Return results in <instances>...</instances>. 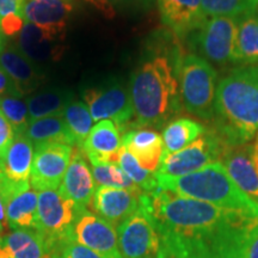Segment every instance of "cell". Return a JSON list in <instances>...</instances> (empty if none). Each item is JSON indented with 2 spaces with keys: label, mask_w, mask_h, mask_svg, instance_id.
<instances>
[{
  "label": "cell",
  "mask_w": 258,
  "mask_h": 258,
  "mask_svg": "<svg viewBox=\"0 0 258 258\" xmlns=\"http://www.w3.org/2000/svg\"><path fill=\"white\" fill-rule=\"evenodd\" d=\"M139 206L159 234L163 258H246L258 217L158 188Z\"/></svg>",
  "instance_id": "6da1fadb"
},
{
  "label": "cell",
  "mask_w": 258,
  "mask_h": 258,
  "mask_svg": "<svg viewBox=\"0 0 258 258\" xmlns=\"http://www.w3.org/2000/svg\"><path fill=\"white\" fill-rule=\"evenodd\" d=\"M180 59L171 54L154 53L138 64L129 84L134 128H161L180 111Z\"/></svg>",
  "instance_id": "7a4b0ae2"
},
{
  "label": "cell",
  "mask_w": 258,
  "mask_h": 258,
  "mask_svg": "<svg viewBox=\"0 0 258 258\" xmlns=\"http://www.w3.org/2000/svg\"><path fill=\"white\" fill-rule=\"evenodd\" d=\"M214 131L228 146L250 144L258 134V66L237 69L219 83ZM258 151V141L254 145Z\"/></svg>",
  "instance_id": "3957f363"
},
{
  "label": "cell",
  "mask_w": 258,
  "mask_h": 258,
  "mask_svg": "<svg viewBox=\"0 0 258 258\" xmlns=\"http://www.w3.org/2000/svg\"><path fill=\"white\" fill-rule=\"evenodd\" d=\"M156 177L158 188L163 190L258 217V203L238 188L220 161H215L201 170L176 178Z\"/></svg>",
  "instance_id": "277c9868"
},
{
  "label": "cell",
  "mask_w": 258,
  "mask_h": 258,
  "mask_svg": "<svg viewBox=\"0 0 258 258\" xmlns=\"http://www.w3.org/2000/svg\"><path fill=\"white\" fill-rule=\"evenodd\" d=\"M217 82V71L202 56L188 54L180 59L179 96L180 102L189 114L202 120L213 121Z\"/></svg>",
  "instance_id": "5b68a950"
},
{
  "label": "cell",
  "mask_w": 258,
  "mask_h": 258,
  "mask_svg": "<svg viewBox=\"0 0 258 258\" xmlns=\"http://www.w3.org/2000/svg\"><path fill=\"white\" fill-rule=\"evenodd\" d=\"M230 147L214 129L206 131L198 140L178 152H163L156 176L182 177L203 169L209 164L220 161L222 154Z\"/></svg>",
  "instance_id": "8992f818"
},
{
  "label": "cell",
  "mask_w": 258,
  "mask_h": 258,
  "mask_svg": "<svg viewBox=\"0 0 258 258\" xmlns=\"http://www.w3.org/2000/svg\"><path fill=\"white\" fill-rule=\"evenodd\" d=\"M82 95L93 121L114 122L122 135L134 128L131 93L122 83L112 80L101 86L84 90Z\"/></svg>",
  "instance_id": "52a82bcc"
},
{
  "label": "cell",
  "mask_w": 258,
  "mask_h": 258,
  "mask_svg": "<svg viewBox=\"0 0 258 258\" xmlns=\"http://www.w3.org/2000/svg\"><path fill=\"white\" fill-rule=\"evenodd\" d=\"M80 211L72 200L55 190L38 191L37 231L46 240L48 249L69 239L72 225Z\"/></svg>",
  "instance_id": "ba28073f"
},
{
  "label": "cell",
  "mask_w": 258,
  "mask_h": 258,
  "mask_svg": "<svg viewBox=\"0 0 258 258\" xmlns=\"http://www.w3.org/2000/svg\"><path fill=\"white\" fill-rule=\"evenodd\" d=\"M116 231L122 258H163L159 234L140 206Z\"/></svg>",
  "instance_id": "9c48e42d"
},
{
  "label": "cell",
  "mask_w": 258,
  "mask_h": 258,
  "mask_svg": "<svg viewBox=\"0 0 258 258\" xmlns=\"http://www.w3.org/2000/svg\"><path fill=\"white\" fill-rule=\"evenodd\" d=\"M239 18L212 17L207 18L196 31V44L203 59L218 66L235 62L234 48Z\"/></svg>",
  "instance_id": "30bf717a"
},
{
  "label": "cell",
  "mask_w": 258,
  "mask_h": 258,
  "mask_svg": "<svg viewBox=\"0 0 258 258\" xmlns=\"http://www.w3.org/2000/svg\"><path fill=\"white\" fill-rule=\"evenodd\" d=\"M74 148L57 143L37 144L34 147L30 185L36 191L55 190L62 182Z\"/></svg>",
  "instance_id": "8fae6325"
},
{
  "label": "cell",
  "mask_w": 258,
  "mask_h": 258,
  "mask_svg": "<svg viewBox=\"0 0 258 258\" xmlns=\"http://www.w3.org/2000/svg\"><path fill=\"white\" fill-rule=\"evenodd\" d=\"M69 239L96 251L105 258H122L116 228L88 208L78 212Z\"/></svg>",
  "instance_id": "7c38bea8"
},
{
  "label": "cell",
  "mask_w": 258,
  "mask_h": 258,
  "mask_svg": "<svg viewBox=\"0 0 258 258\" xmlns=\"http://www.w3.org/2000/svg\"><path fill=\"white\" fill-rule=\"evenodd\" d=\"M220 163L238 188L258 203V159L254 145L230 146L222 154Z\"/></svg>",
  "instance_id": "4fadbf2b"
},
{
  "label": "cell",
  "mask_w": 258,
  "mask_h": 258,
  "mask_svg": "<svg viewBox=\"0 0 258 258\" xmlns=\"http://www.w3.org/2000/svg\"><path fill=\"white\" fill-rule=\"evenodd\" d=\"M141 194L121 188L97 186L90 203V208L95 214L117 228L122 222L138 211Z\"/></svg>",
  "instance_id": "5bb4252c"
},
{
  "label": "cell",
  "mask_w": 258,
  "mask_h": 258,
  "mask_svg": "<svg viewBox=\"0 0 258 258\" xmlns=\"http://www.w3.org/2000/svg\"><path fill=\"white\" fill-rule=\"evenodd\" d=\"M72 14V3L62 0H27L23 9L24 23L63 38Z\"/></svg>",
  "instance_id": "9a60e30c"
},
{
  "label": "cell",
  "mask_w": 258,
  "mask_h": 258,
  "mask_svg": "<svg viewBox=\"0 0 258 258\" xmlns=\"http://www.w3.org/2000/svg\"><path fill=\"white\" fill-rule=\"evenodd\" d=\"M95 190V179L85 159V154L79 148L73 150L70 165L59 186V191L72 200L77 207L85 209L90 207Z\"/></svg>",
  "instance_id": "2e32d148"
},
{
  "label": "cell",
  "mask_w": 258,
  "mask_h": 258,
  "mask_svg": "<svg viewBox=\"0 0 258 258\" xmlns=\"http://www.w3.org/2000/svg\"><path fill=\"white\" fill-rule=\"evenodd\" d=\"M122 146V137L116 124L103 120L93 125L79 150L83 151L91 164H117Z\"/></svg>",
  "instance_id": "e0dca14e"
},
{
  "label": "cell",
  "mask_w": 258,
  "mask_h": 258,
  "mask_svg": "<svg viewBox=\"0 0 258 258\" xmlns=\"http://www.w3.org/2000/svg\"><path fill=\"white\" fill-rule=\"evenodd\" d=\"M0 67L11 78L22 97L31 95L44 80V74L37 64L12 44H5L0 54Z\"/></svg>",
  "instance_id": "ac0fdd59"
},
{
  "label": "cell",
  "mask_w": 258,
  "mask_h": 258,
  "mask_svg": "<svg viewBox=\"0 0 258 258\" xmlns=\"http://www.w3.org/2000/svg\"><path fill=\"white\" fill-rule=\"evenodd\" d=\"M158 8L163 24L180 36L198 31L207 21L201 0H158Z\"/></svg>",
  "instance_id": "d6986e66"
},
{
  "label": "cell",
  "mask_w": 258,
  "mask_h": 258,
  "mask_svg": "<svg viewBox=\"0 0 258 258\" xmlns=\"http://www.w3.org/2000/svg\"><path fill=\"white\" fill-rule=\"evenodd\" d=\"M18 35L17 47L36 64L57 61L62 56L63 37L55 36L30 23H24Z\"/></svg>",
  "instance_id": "ffe728a7"
},
{
  "label": "cell",
  "mask_w": 258,
  "mask_h": 258,
  "mask_svg": "<svg viewBox=\"0 0 258 258\" xmlns=\"http://www.w3.org/2000/svg\"><path fill=\"white\" fill-rule=\"evenodd\" d=\"M122 143L145 170L156 172L164 152L161 135L150 128H134L122 135Z\"/></svg>",
  "instance_id": "44dd1931"
},
{
  "label": "cell",
  "mask_w": 258,
  "mask_h": 258,
  "mask_svg": "<svg viewBox=\"0 0 258 258\" xmlns=\"http://www.w3.org/2000/svg\"><path fill=\"white\" fill-rule=\"evenodd\" d=\"M32 159L34 144L24 134L16 135L4 160L0 163V169L11 183L28 186L30 185Z\"/></svg>",
  "instance_id": "7402d4cb"
},
{
  "label": "cell",
  "mask_w": 258,
  "mask_h": 258,
  "mask_svg": "<svg viewBox=\"0 0 258 258\" xmlns=\"http://www.w3.org/2000/svg\"><path fill=\"white\" fill-rule=\"evenodd\" d=\"M38 192L34 189L18 194L5 203L8 226L11 231H37Z\"/></svg>",
  "instance_id": "603a6c76"
},
{
  "label": "cell",
  "mask_w": 258,
  "mask_h": 258,
  "mask_svg": "<svg viewBox=\"0 0 258 258\" xmlns=\"http://www.w3.org/2000/svg\"><path fill=\"white\" fill-rule=\"evenodd\" d=\"M73 101V93L64 89H49L31 93L27 98L29 122L50 116H62L64 109Z\"/></svg>",
  "instance_id": "cb8c5ba5"
},
{
  "label": "cell",
  "mask_w": 258,
  "mask_h": 258,
  "mask_svg": "<svg viewBox=\"0 0 258 258\" xmlns=\"http://www.w3.org/2000/svg\"><path fill=\"white\" fill-rule=\"evenodd\" d=\"M2 241L12 258H50L46 240L38 231H11L2 235Z\"/></svg>",
  "instance_id": "d4e9b609"
},
{
  "label": "cell",
  "mask_w": 258,
  "mask_h": 258,
  "mask_svg": "<svg viewBox=\"0 0 258 258\" xmlns=\"http://www.w3.org/2000/svg\"><path fill=\"white\" fill-rule=\"evenodd\" d=\"M24 135L35 145L57 143L76 146V140L62 116H50L29 122Z\"/></svg>",
  "instance_id": "484cf974"
},
{
  "label": "cell",
  "mask_w": 258,
  "mask_h": 258,
  "mask_svg": "<svg viewBox=\"0 0 258 258\" xmlns=\"http://www.w3.org/2000/svg\"><path fill=\"white\" fill-rule=\"evenodd\" d=\"M207 131L200 122L188 117H179L166 124L163 131L164 152L173 153L183 150L198 140Z\"/></svg>",
  "instance_id": "4316f807"
},
{
  "label": "cell",
  "mask_w": 258,
  "mask_h": 258,
  "mask_svg": "<svg viewBox=\"0 0 258 258\" xmlns=\"http://www.w3.org/2000/svg\"><path fill=\"white\" fill-rule=\"evenodd\" d=\"M235 62H258V16L246 15L239 18L234 48Z\"/></svg>",
  "instance_id": "83f0119b"
},
{
  "label": "cell",
  "mask_w": 258,
  "mask_h": 258,
  "mask_svg": "<svg viewBox=\"0 0 258 258\" xmlns=\"http://www.w3.org/2000/svg\"><path fill=\"white\" fill-rule=\"evenodd\" d=\"M62 117L67 127L70 128L74 140H76V146L82 148L84 141L86 140L90 132H91L93 122H95L91 114H90L88 105L84 102L74 99L64 109Z\"/></svg>",
  "instance_id": "f1b7e54d"
},
{
  "label": "cell",
  "mask_w": 258,
  "mask_h": 258,
  "mask_svg": "<svg viewBox=\"0 0 258 258\" xmlns=\"http://www.w3.org/2000/svg\"><path fill=\"white\" fill-rule=\"evenodd\" d=\"M206 17H234L256 14L258 0H201Z\"/></svg>",
  "instance_id": "f546056e"
},
{
  "label": "cell",
  "mask_w": 258,
  "mask_h": 258,
  "mask_svg": "<svg viewBox=\"0 0 258 258\" xmlns=\"http://www.w3.org/2000/svg\"><path fill=\"white\" fill-rule=\"evenodd\" d=\"M91 172L95 183L98 186L127 189L134 192H144L132 180L117 164H91Z\"/></svg>",
  "instance_id": "4dcf8cb0"
},
{
  "label": "cell",
  "mask_w": 258,
  "mask_h": 258,
  "mask_svg": "<svg viewBox=\"0 0 258 258\" xmlns=\"http://www.w3.org/2000/svg\"><path fill=\"white\" fill-rule=\"evenodd\" d=\"M117 165L144 192H153L158 189L156 173L145 170L143 166H140V164L128 152L124 146H122L120 154H118Z\"/></svg>",
  "instance_id": "1f68e13d"
},
{
  "label": "cell",
  "mask_w": 258,
  "mask_h": 258,
  "mask_svg": "<svg viewBox=\"0 0 258 258\" xmlns=\"http://www.w3.org/2000/svg\"><path fill=\"white\" fill-rule=\"evenodd\" d=\"M0 110L12 125L16 135L25 133L29 125V111L22 97H0Z\"/></svg>",
  "instance_id": "d6a6232c"
},
{
  "label": "cell",
  "mask_w": 258,
  "mask_h": 258,
  "mask_svg": "<svg viewBox=\"0 0 258 258\" xmlns=\"http://www.w3.org/2000/svg\"><path fill=\"white\" fill-rule=\"evenodd\" d=\"M27 0H0V29L4 36L12 37L24 25L23 9Z\"/></svg>",
  "instance_id": "836d02e7"
},
{
  "label": "cell",
  "mask_w": 258,
  "mask_h": 258,
  "mask_svg": "<svg viewBox=\"0 0 258 258\" xmlns=\"http://www.w3.org/2000/svg\"><path fill=\"white\" fill-rule=\"evenodd\" d=\"M98 10L106 18H114L120 12L147 5L150 0H84Z\"/></svg>",
  "instance_id": "e575fe53"
},
{
  "label": "cell",
  "mask_w": 258,
  "mask_h": 258,
  "mask_svg": "<svg viewBox=\"0 0 258 258\" xmlns=\"http://www.w3.org/2000/svg\"><path fill=\"white\" fill-rule=\"evenodd\" d=\"M50 258H105L89 247L76 241L66 239L50 247Z\"/></svg>",
  "instance_id": "d590c367"
},
{
  "label": "cell",
  "mask_w": 258,
  "mask_h": 258,
  "mask_svg": "<svg viewBox=\"0 0 258 258\" xmlns=\"http://www.w3.org/2000/svg\"><path fill=\"white\" fill-rule=\"evenodd\" d=\"M15 137L14 128L0 110V163L4 160L10 146L14 143Z\"/></svg>",
  "instance_id": "8d00e7d4"
},
{
  "label": "cell",
  "mask_w": 258,
  "mask_h": 258,
  "mask_svg": "<svg viewBox=\"0 0 258 258\" xmlns=\"http://www.w3.org/2000/svg\"><path fill=\"white\" fill-rule=\"evenodd\" d=\"M4 96L22 97L19 95L18 90L16 89L15 84L11 80V78H10L5 71L0 67V97Z\"/></svg>",
  "instance_id": "74e56055"
},
{
  "label": "cell",
  "mask_w": 258,
  "mask_h": 258,
  "mask_svg": "<svg viewBox=\"0 0 258 258\" xmlns=\"http://www.w3.org/2000/svg\"><path fill=\"white\" fill-rule=\"evenodd\" d=\"M246 258H258V233L251 241L249 249L246 252Z\"/></svg>",
  "instance_id": "f35d334b"
},
{
  "label": "cell",
  "mask_w": 258,
  "mask_h": 258,
  "mask_svg": "<svg viewBox=\"0 0 258 258\" xmlns=\"http://www.w3.org/2000/svg\"><path fill=\"white\" fill-rule=\"evenodd\" d=\"M5 44H6L5 43V36H4V34H3L2 29H0V54H2L3 49H4Z\"/></svg>",
  "instance_id": "ab89813d"
},
{
  "label": "cell",
  "mask_w": 258,
  "mask_h": 258,
  "mask_svg": "<svg viewBox=\"0 0 258 258\" xmlns=\"http://www.w3.org/2000/svg\"><path fill=\"white\" fill-rule=\"evenodd\" d=\"M62 2H69V3H71V2H72V0H62Z\"/></svg>",
  "instance_id": "60d3db41"
},
{
  "label": "cell",
  "mask_w": 258,
  "mask_h": 258,
  "mask_svg": "<svg viewBox=\"0 0 258 258\" xmlns=\"http://www.w3.org/2000/svg\"><path fill=\"white\" fill-rule=\"evenodd\" d=\"M257 11H258V10H257Z\"/></svg>",
  "instance_id": "b9f144b4"
}]
</instances>
